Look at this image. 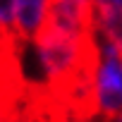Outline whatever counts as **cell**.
<instances>
[{
	"label": "cell",
	"mask_w": 122,
	"mask_h": 122,
	"mask_svg": "<svg viewBox=\"0 0 122 122\" xmlns=\"http://www.w3.org/2000/svg\"><path fill=\"white\" fill-rule=\"evenodd\" d=\"M98 57L93 72V108L98 117L122 112V53L96 31Z\"/></svg>",
	"instance_id": "obj_1"
},
{
	"label": "cell",
	"mask_w": 122,
	"mask_h": 122,
	"mask_svg": "<svg viewBox=\"0 0 122 122\" xmlns=\"http://www.w3.org/2000/svg\"><path fill=\"white\" fill-rule=\"evenodd\" d=\"M43 26H50L74 38L93 36L96 34L93 0H50L48 19Z\"/></svg>",
	"instance_id": "obj_2"
},
{
	"label": "cell",
	"mask_w": 122,
	"mask_h": 122,
	"mask_svg": "<svg viewBox=\"0 0 122 122\" xmlns=\"http://www.w3.org/2000/svg\"><path fill=\"white\" fill-rule=\"evenodd\" d=\"M50 0H15V36L19 43H31L43 29Z\"/></svg>",
	"instance_id": "obj_3"
},
{
	"label": "cell",
	"mask_w": 122,
	"mask_h": 122,
	"mask_svg": "<svg viewBox=\"0 0 122 122\" xmlns=\"http://www.w3.org/2000/svg\"><path fill=\"white\" fill-rule=\"evenodd\" d=\"M0 38L19 41L15 36V0H0Z\"/></svg>",
	"instance_id": "obj_4"
},
{
	"label": "cell",
	"mask_w": 122,
	"mask_h": 122,
	"mask_svg": "<svg viewBox=\"0 0 122 122\" xmlns=\"http://www.w3.org/2000/svg\"><path fill=\"white\" fill-rule=\"evenodd\" d=\"M19 115V110H7V108H0V122H15Z\"/></svg>",
	"instance_id": "obj_5"
},
{
	"label": "cell",
	"mask_w": 122,
	"mask_h": 122,
	"mask_svg": "<svg viewBox=\"0 0 122 122\" xmlns=\"http://www.w3.org/2000/svg\"><path fill=\"white\" fill-rule=\"evenodd\" d=\"M0 43H5V41H3V38H0Z\"/></svg>",
	"instance_id": "obj_6"
},
{
	"label": "cell",
	"mask_w": 122,
	"mask_h": 122,
	"mask_svg": "<svg viewBox=\"0 0 122 122\" xmlns=\"http://www.w3.org/2000/svg\"><path fill=\"white\" fill-rule=\"evenodd\" d=\"M120 7H122V0H120Z\"/></svg>",
	"instance_id": "obj_7"
}]
</instances>
